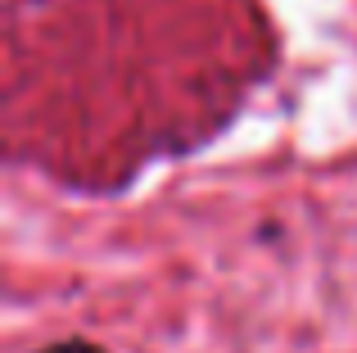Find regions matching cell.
Here are the masks:
<instances>
[{"label":"cell","mask_w":357,"mask_h":353,"mask_svg":"<svg viewBox=\"0 0 357 353\" xmlns=\"http://www.w3.org/2000/svg\"><path fill=\"white\" fill-rule=\"evenodd\" d=\"M41 353H105V349L91 345V340H54V345L41 349Z\"/></svg>","instance_id":"6da1fadb"}]
</instances>
